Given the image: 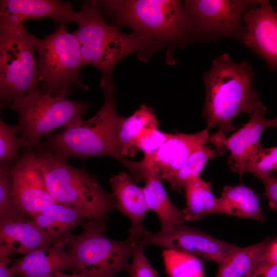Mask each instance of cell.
I'll list each match as a JSON object with an SVG mask.
<instances>
[{
  "label": "cell",
  "mask_w": 277,
  "mask_h": 277,
  "mask_svg": "<svg viewBox=\"0 0 277 277\" xmlns=\"http://www.w3.org/2000/svg\"><path fill=\"white\" fill-rule=\"evenodd\" d=\"M35 48L40 90L52 96L66 95L73 88L87 91L81 76L82 65L80 47L74 33L59 24L52 34L37 38Z\"/></svg>",
  "instance_id": "52a82bcc"
},
{
  "label": "cell",
  "mask_w": 277,
  "mask_h": 277,
  "mask_svg": "<svg viewBox=\"0 0 277 277\" xmlns=\"http://www.w3.org/2000/svg\"><path fill=\"white\" fill-rule=\"evenodd\" d=\"M109 182L116 209L131 222L129 237L138 242L148 232L142 225L149 211L143 188L138 186L131 176L125 172L112 175Z\"/></svg>",
  "instance_id": "ac0fdd59"
},
{
  "label": "cell",
  "mask_w": 277,
  "mask_h": 277,
  "mask_svg": "<svg viewBox=\"0 0 277 277\" xmlns=\"http://www.w3.org/2000/svg\"><path fill=\"white\" fill-rule=\"evenodd\" d=\"M130 277H159L144 252V247L137 244L127 272Z\"/></svg>",
  "instance_id": "1f68e13d"
},
{
  "label": "cell",
  "mask_w": 277,
  "mask_h": 277,
  "mask_svg": "<svg viewBox=\"0 0 277 277\" xmlns=\"http://www.w3.org/2000/svg\"><path fill=\"white\" fill-rule=\"evenodd\" d=\"M263 183L265 195L268 200L269 206L271 210L277 211V177L271 175L255 176Z\"/></svg>",
  "instance_id": "d6a6232c"
},
{
  "label": "cell",
  "mask_w": 277,
  "mask_h": 277,
  "mask_svg": "<svg viewBox=\"0 0 277 277\" xmlns=\"http://www.w3.org/2000/svg\"><path fill=\"white\" fill-rule=\"evenodd\" d=\"M277 171V146L265 148L262 147L251 157L243 167L241 175L245 173L255 176L271 175Z\"/></svg>",
  "instance_id": "4dcf8cb0"
},
{
  "label": "cell",
  "mask_w": 277,
  "mask_h": 277,
  "mask_svg": "<svg viewBox=\"0 0 277 277\" xmlns=\"http://www.w3.org/2000/svg\"><path fill=\"white\" fill-rule=\"evenodd\" d=\"M21 128L18 125L11 126L0 120L1 162H16L19 157V150L23 148L17 137Z\"/></svg>",
  "instance_id": "f546056e"
},
{
  "label": "cell",
  "mask_w": 277,
  "mask_h": 277,
  "mask_svg": "<svg viewBox=\"0 0 277 277\" xmlns=\"http://www.w3.org/2000/svg\"><path fill=\"white\" fill-rule=\"evenodd\" d=\"M12 190L20 211L32 219L47 207L57 203L49 193L33 149L20 155L12 170Z\"/></svg>",
  "instance_id": "4fadbf2b"
},
{
  "label": "cell",
  "mask_w": 277,
  "mask_h": 277,
  "mask_svg": "<svg viewBox=\"0 0 277 277\" xmlns=\"http://www.w3.org/2000/svg\"><path fill=\"white\" fill-rule=\"evenodd\" d=\"M210 142L207 128L194 134H171L154 154L135 162L131 177L138 182L142 181L146 173L152 172L165 181L180 169L194 151Z\"/></svg>",
  "instance_id": "7c38bea8"
},
{
  "label": "cell",
  "mask_w": 277,
  "mask_h": 277,
  "mask_svg": "<svg viewBox=\"0 0 277 277\" xmlns=\"http://www.w3.org/2000/svg\"><path fill=\"white\" fill-rule=\"evenodd\" d=\"M183 188L186 205L182 211L185 222L197 221L217 213V198L212 192L210 182L200 177L188 182Z\"/></svg>",
  "instance_id": "603a6c76"
},
{
  "label": "cell",
  "mask_w": 277,
  "mask_h": 277,
  "mask_svg": "<svg viewBox=\"0 0 277 277\" xmlns=\"http://www.w3.org/2000/svg\"><path fill=\"white\" fill-rule=\"evenodd\" d=\"M78 12L77 39L83 66L91 65L102 73L101 83L112 81L115 66L124 57L136 53L143 61L145 45L133 33L125 34L120 28L104 19L98 1L84 2Z\"/></svg>",
  "instance_id": "5b68a950"
},
{
  "label": "cell",
  "mask_w": 277,
  "mask_h": 277,
  "mask_svg": "<svg viewBox=\"0 0 277 277\" xmlns=\"http://www.w3.org/2000/svg\"><path fill=\"white\" fill-rule=\"evenodd\" d=\"M217 213L265 221L257 194L243 185L223 188L221 196L217 198Z\"/></svg>",
  "instance_id": "7402d4cb"
},
{
  "label": "cell",
  "mask_w": 277,
  "mask_h": 277,
  "mask_svg": "<svg viewBox=\"0 0 277 277\" xmlns=\"http://www.w3.org/2000/svg\"><path fill=\"white\" fill-rule=\"evenodd\" d=\"M36 39L24 25L0 27V96L8 106L38 88Z\"/></svg>",
  "instance_id": "ba28073f"
},
{
  "label": "cell",
  "mask_w": 277,
  "mask_h": 277,
  "mask_svg": "<svg viewBox=\"0 0 277 277\" xmlns=\"http://www.w3.org/2000/svg\"><path fill=\"white\" fill-rule=\"evenodd\" d=\"M267 107L264 105L250 115L249 121L242 128L221 143L218 148L230 152L228 164L232 171L241 174L248 162L262 147L260 138L268 128H277V117H265Z\"/></svg>",
  "instance_id": "2e32d148"
},
{
  "label": "cell",
  "mask_w": 277,
  "mask_h": 277,
  "mask_svg": "<svg viewBox=\"0 0 277 277\" xmlns=\"http://www.w3.org/2000/svg\"><path fill=\"white\" fill-rule=\"evenodd\" d=\"M82 232L71 234L66 246L84 277H114L128 272L130 259L137 241L129 237L125 241L111 240L104 235L99 225L87 221Z\"/></svg>",
  "instance_id": "9c48e42d"
},
{
  "label": "cell",
  "mask_w": 277,
  "mask_h": 277,
  "mask_svg": "<svg viewBox=\"0 0 277 277\" xmlns=\"http://www.w3.org/2000/svg\"><path fill=\"white\" fill-rule=\"evenodd\" d=\"M56 244L59 243L47 235L29 217L0 223V246L13 254L24 255Z\"/></svg>",
  "instance_id": "d6986e66"
},
{
  "label": "cell",
  "mask_w": 277,
  "mask_h": 277,
  "mask_svg": "<svg viewBox=\"0 0 277 277\" xmlns=\"http://www.w3.org/2000/svg\"><path fill=\"white\" fill-rule=\"evenodd\" d=\"M46 277H84L80 273H73L71 274H65L62 271L53 273Z\"/></svg>",
  "instance_id": "8d00e7d4"
},
{
  "label": "cell",
  "mask_w": 277,
  "mask_h": 277,
  "mask_svg": "<svg viewBox=\"0 0 277 277\" xmlns=\"http://www.w3.org/2000/svg\"><path fill=\"white\" fill-rule=\"evenodd\" d=\"M225 151L221 148L213 149L204 146L194 151L181 168L165 181L169 183L173 190L181 191L188 182L201 177V173L210 159L222 155Z\"/></svg>",
  "instance_id": "484cf974"
},
{
  "label": "cell",
  "mask_w": 277,
  "mask_h": 277,
  "mask_svg": "<svg viewBox=\"0 0 277 277\" xmlns=\"http://www.w3.org/2000/svg\"><path fill=\"white\" fill-rule=\"evenodd\" d=\"M31 219L47 235L65 245L71 231L87 221L74 208L58 203L47 207Z\"/></svg>",
  "instance_id": "ffe728a7"
},
{
  "label": "cell",
  "mask_w": 277,
  "mask_h": 277,
  "mask_svg": "<svg viewBox=\"0 0 277 277\" xmlns=\"http://www.w3.org/2000/svg\"><path fill=\"white\" fill-rule=\"evenodd\" d=\"M11 264L10 270L13 277H46L66 270L79 273L74 258L66 245L61 243L33 251Z\"/></svg>",
  "instance_id": "e0dca14e"
},
{
  "label": "cell",
  "mask_w": 277,
  "mask_h": 277,
  "mask_svg": "<svg viewBox=\"0 0 277 277\" xmlns=\"http://www.w3.org/2000/svg\"><path fill=\"white\" fill-rule=\"evenodd\" d=\"M161 179L152 172L146 173L143 188L148 210L154 211L160 221L162 230H169L185 224L182 210L170 200Z\"/></svg>",
  "instance_id": "44dd1931"
},
{
  "label": "cell",
  "mask_w": 277,
  "mask_h": 277,
  "mask_svg": "<svg viewBox=\"0 0 277 277\" xmlns=\"http://www.w3.org/2000/svg\"><path fill=\"white\" fill-rule=\"evenodd\" d=\"M90 106L88 102L52 96L37 88L14 100L9 107L18 114L22 147L33 149L56 129H64L82 120Z\"/></svg>",
  "instance_id": "8992f818"
},
{
  "label": "cell",
  "mask_w": 277,
  "mask_h": 277,
  "mask_svg": "<svg viewBox=\"0 0 277 277\" xmlns=\"http://www.w3.org/2000/svg\"><path fill=\"white\" fill-rule=\"evenodd\" d=\"M272 239L266 238L262 242L246 247L238 248L221 265L215 277H244L263 255Z\"/></svg>",
  "instance_id": "d4e9b609"
},
{
  "label": "cell",
  "mask_w": 277,
  "mask_h": 277,
  "mask_svg": "<svg viewBox=\"0 0 277 277\" xmlns=\"http://www.w3.org/2000/svg\"><path fill=\"white\" fill-rule=\"evenodd\" d=\"M105 96L99 111L88 120H81L60 132L50 134L40 144L57 156L85 159L109 156L130 171L134 162L122 157L117 147V130L120 116L116 110L114 87L111 81L100 83Z\"/></svg>",
  "instance_id": "277c9868"
},
{
  "label": "cell",
  "mask_w": 277,
  "mask_h": 277,
  "mask_svg": "<svg viewBox=\"0 0 277 277\" xmlns=\"http://www.w3.org/2000/svg\"><path fill=\"white\" fill-rule=\"evenodd\" d=\"M260 260L268 263L277 264V239L271 241Z\"/></svg>",
  "instance_id": "e575fe53"
},
{
  "label": "cell",
  "mask_w": 277,
  "mask_h": 277,
  "mask_svg": "<svg viewBox=\"0 0 277 277\" xmlns=\"http://www.w3.org/2000/svg\"><path fill=\"white\" fill-rule=\"evenodd\" d=\"M102 9L118 27H128L145 45L144 61L168 48L183 47L189 41L183 3L177 0L99 1Z\"/></svg>",
  "instance_id": "7a4b0ae2"
},
{
  "label": "cell",
  "mask_w": 277,
  "mask_h": 277,
  "mask_svg": "<svg viewBox=\"0 0 277 277\" xmlns=\"http://www.w3.org/2000/svg\"><path fill=\"white\" fill-rule=\"evenodd\" d=\"M15 163L0 164V223L27 216L18 209L13 194L12 170Z\"/></svg>",
  "instance_id": "83f0119b"
},
{
  "label": "cell",
  "mask_w": 277,
  "mask_h": 277,
  "mask_svg": "<svg viewBox=\"0 0 277 277\" xmlns=\"http://www.w3.org/2000/svg\"><path fill=\"white\" fill-rule=\"evenodd\" d=\"M244 22L245 30L241 43L277 72V11L268 1L261 0L246 13Z\"/></svg>",
  "instance_id": "5bb4252c"
},
{
  "label": "cell",
  "mask_w": 277,
  "mask_h": 277,
  "mask_svg": "<svg viewBox=\"0 0 277 277\" xmlns=\"http://www.w3.org/2000/svg\"><path fill=\"white\" fill-rule=\"evenodd\" d=\"M260 1L187 0L183 3L189 41L216 42L229 38L241 42L245 26L244 16Z\"/></svg>",
  "instance_id": "30bf717a"
},
{
  "label": "cell",
  "mask_w": 277,
  "mask_h": 277,
  "mask_svg": "<svg viewBox=\"0 0 277 277\" xmlns=\"http://www.w3.org/2000/svg\"><path fill=\"white\" fill-rule=\"evenodd\" d=\"M48 18L55 23L76 22L78 12L70 3L56 0H1L0 27L24 25L29 19Z\"/></svg>",
  "instance_id": "9a60e30c"
},
{
  "label": "cell",
  "mask_w": 277,
  "mask_h": 277,
  "mask_svg": "<svg viewBox=\"0 0 277 277\" xmlns=\"http://www.w3.org/2000/svg\"><path fill=\"white\" fill-rule=\"evenodd\" d=\"M153 109L142 105L133 114L120 117L117 130V147L123 157L134 156L136 154L133 142L139 132L147 126L157 122Z\"/></svg>",
  "instance_id": "cb8c5ba5"
},
{
  "label": "cell",
  "mask_w": 277,
  "mask_h": 277,
  "mask_svg": "<svg viewBox=\"0 0 277 277\" xmlns=\"http://www.w3.org/2000/svg\"><path fill=\"white\" fill-rule=\"evenodd\" d=\"M12 255L5 252L0 251V277H13L12 275L10 265L12 262Z\"/></svg>",
  "instance_id": "d590c367"
},
{
  "label": "cell",
  "mask_w": 277,
  "mask_h": 277,
  "mask_svg": "<svg viewBox=\"0 0 277 277\" xmlns=\"http://www.w3.org/2000/svg\"><path fill=\"white\" fill-rule=\"evenodd\" d=\"M260 259L244 277H277V264L264 262Z\"/></svg>",
  "instance_id": "836d02e7"
},
{
  "label": "cell",
  "mask_w": 277,
  "mask_h": 277,
  "mask_svg": "<svg viewBox=\"0 0 277 277\" xmlns=\"http://www.w3.org/2000/svg\"><path fill=\"white\" fill-rule=\"evenodd\" d=\"M163 258L169 277H204L202 263L195 255L166 249Z\"/></svg>",
  "instance_id": "4316f807"
},
{
  "label": "cell",
  "mask_w": 277,
  "mask_h": 277,
  "mask_svg": "<svg viewBox=\"0 0 277 277\" xmlns=\"http://www.w3.org/2000/svg\"></svg>",
  "instance_id": "74e56055"
},
{
  "label": "cell",
  "mask_w": 277,
  "mask_h": 277,
  "mask_svg": "<svg viewBox=\"0 0 277 277\" xmlns=\"http://www.w3.org/2000/svg\"><path fill=\"white\" fill-rule=\"evenodd\" d=\"M33 150L53 199L74 208L87 221L105 230L109 214L116 209L112 193L102 187L95 176L73 167L40 144Z\"/></svg>",
  "instance_id": "3957f363"
},
{
  "label": "cell",
  "mask_w": 277,
  "mask_h": 277,
  "mask_svg": "<svg viewBox=\"0 0 277 277\" xmlns=\"http://www.w3.org/2000/svg\"><path fill=\"white\" fill-rule=\"evenodd\" d=\"M141 246L152 245L200 257L206 261L222 264L238 248L216 239L202 230L185 224L169 230L147 232L137 242Z\"/></svg>",
  "instance_id": "8fae6325"
},
{
  "label": "cell",
  "mask_w": 277,
  "mask_h": 277,
  "mask_svg": "<svg viewBox=\"0 0 277 277\" xmlns=\"http://www.w3.org/2000/svg\"><path fill=\"white\" fill-rule=\"evenodd\" d=\"M158 121L144 128L133 142V147L137 153L141 150L144 157L154 154L169 138L171 134L161 131L158 128Z\"/></svg>",
  "instance_id": "f1b7e54d"
},
{
  "label": "cell",
  "mask_w": 277,
  "mask_h": 277,
  "mask_svg": "<svg viewBox=\"0 0 277 277\" xmlns=\"http://www.w3.org/2000/svg\"><path fill=\"white\" fill-rule=\"evenodd\" d=\"M254 72L247 61L233 62L224 53L216 56L203 74L205 101L203 116L207 129L217 127L210 142L219 148L228 133L235 129L234 118L242 113L249 115L264 104L253 85Z\"/></svg>",
  "instance_id": "6da1fadb"
}]
</instances>
